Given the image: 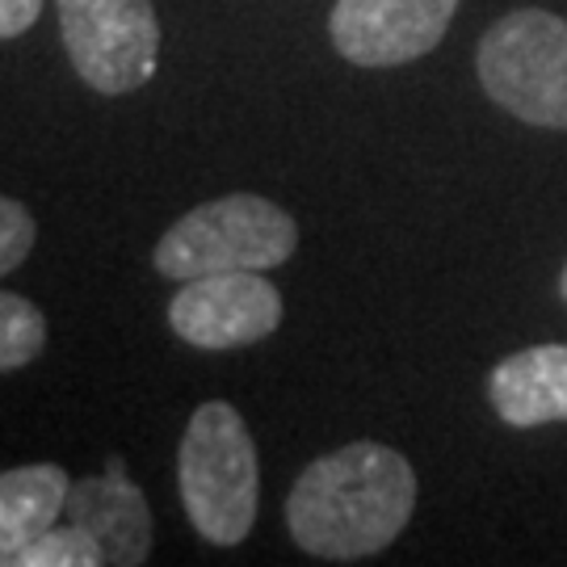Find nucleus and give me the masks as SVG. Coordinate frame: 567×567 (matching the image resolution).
I'll list each match as a JSON object with an SVG mask.
<instances>
[{
    "instance_id": "1",
    "label": "nucleus",
    "mask_w": 567,
    "mask_h": 567,
    "mask_svg": "<svg viewBox=\"0 0 567 567\" xmlns=\"http://www.w3.org/2000/svg\"><path fill=\"white\" fill-rule=\"evenodd\" d=\"M416 508V471L383 442H349L307 466L286 496V526L299 550L328 564H358L404 534Z\"/></svg>"
},
{
    "instance_id": "2",
    "label": "nucleus",
    "mask_w": 567,
    "mask_h": 567,
    "mask_svg": "<svg viewBox=\"0 0 567 567\" xmlns=\"http://www.w3.org/2000/svg\"><path fill=\"white\" fill-rule=\"evenodd\" d=\"M177 487L189 526L210 547H240L257 522L261 463L244 416L224 400L203 404L177 450Z\"/></svg>"
},
{
    "instance_id": "3",
    "label": "nucleus",
    "mask_w": 567,
    "mask_h": 567,
    "mask_svg": "<svg viewBox=\"0 0 567 567\" xmlns=\"http://www.w3.org/2000/svg\"><path fill=\"white\" fill-rule=\"evenodd\" d=\"M299 248V224L261 194H227L194 206L168 227L152 252V265L173 282L240 269H278Z\"/></svg>"
},
{
    "instance_id": "4",
    "label": "nucleus",
    "mask_w": 567,
    "mask_h": 567,
    "mask_svg": "<svg viewBox=\"0 0 567 567\" xmlns=\"http://www.w3.org/2000/svg\"><path fill=\"white\" fill-rule=\"evenodd\" d=\"M475 72L487 97L513 118L567 131V21L559 13H505L480 39Z\"/></svg>"
},
{
    "instance_id": "5",
    "label": "nucleus",
    "mask_w": 567,
    "mask_h": 567,
    "mask_svg": "<svg viewBox=\"0 0 567 567\" xmlns=\"http://www.w3.org/2000/svg\"><path fill=\"white\" fill-rule=\"evenodd\" d=\"M68 60L93 93L122 97L156 76L161 21L152 0H55Z\"/></svg>"
},
{
    "instance_id": "6",
    "label": "nucleus",
    "mask_w": 567,
    "mask_h": 567,
    "mask_svg": "<svg viewBox=\"0 0 567 567\" xmlns=\"http://www.w3.org/2000/svg\"><path fill=\"white\" fill-rule=\"evenodd\" d=\"M286 316L278 286L265 282L257 269L240 274H206L173 295L168 303V328L189 349H248V344L274 337Z\"/></svg>"
},
{
    "instance_id": "7",
    "label": "nucleus",
    "mask_w": 567,
    "mask_h": 567,
    "mask_svg": "<svg viewBox=\"0 0 567 567\" xmlns=\"http://www.w3.org/2000/svg\"><path fill=\"white\" fill-rule=\"evenodd\" d=\"M458 0H337L328 34L358 68H400L446 39Z\"/></svg>"
},
{
    "instance_id": "8",
    "label": "nucleus",
    "mask_w": 567,
    "mask_h": 567,
    "mask_svg": "<svg viewBox=\"0 0 567 567\" xmlns=\"http://www.w3.org/2000/svg\"><path fill=\"white\" fill-rule=\"evenodd\" d=\"M63 522L89 529L105 564L114 567H140L152 550V508L140 487L126 480L122 458H110L105 475L72 480Z\"/></svg>"
},
{
    "instance_id": "9",
    "label": "nucleus",
    "mask_w": 567,
    "mask_h": 567,
    "mask_svg": "<svg viewBox=\"0 0 567 567\" xmlns=\"http://www.w3.org/2000/svg\"><path fill=\"white\" fill-rule=\"evenodd\" d=\"M487 400L513 429L567 421V344H529L487 374Z\"/></svg>"
},
{
    "instance_id": "10",
    "label": "nucleus",
    "mask_w": 567,
    "mask_h": 567,
    "mask_svg": "<svg viewBox=\"0 0 567 567\" xmlns=\"http://www.w3.org/2000/svg\"><path fill=\"white\" fill-rule=\"evenodd\" d=\"M68 487L72 480L60 463L13 466L0 475V567H9V559L42 529L60 526Z\"/></svg>"
},
{
    "instance_id": "11",
    "label": "nucleus",
    "mask_w": 567,
    "mask_h": 567,
    "mask_svg": "<svg viewBox=\"0 0 567 567\" xmlns=\"http://www.w3.org/2000/svg\"><path fill=\"white\" fill-rule=\"evenodd\" d=\"M47 349V316L25 295L0 290V374L21 370Z\"/></svg>"
},
{
    "instance_id": "12",
    "label": "nucleus",
    "mask_w": 567,
    "mask_h": 567,
    "mask_svg": "<svg viewBox=\"0 0 567 567\" xmlns=\"http://www.w3.org/2000/svg\"><path fill=\"white\" fill-rule=\"evenodd\" d=\"M105 555L102 547L93 543V534L72 522H60V526L42 529L34 543L9 559V567H102Z\"/></svg>"
},
{
    "instance_id": "13",
    "label": "nucleus",
    "mask_w": 567,
    "mask_h": 567,
    "mask_svg": "<svg viewBox=\"0 0 567 567\" xmlns=\"http://www.w3.org/2000/svg\"><path fill=\"white\" fill-rule=\"evenodd\" d=\"M34 236H39L34 215H30L21 203H13V198H4V194H0V278H4V274H13V269L30 257Z\"/></svg>"
},
{
    "instance_id": "14",
    "label": "nucleus",
    "mask_w": 567,
    "mask_h": 567,
    "mask_svg": "<svg viewBox=\"0 0 567 567\" xmlns=\"http://www.w3.org/2000/svg\"><path fill=\"white\" fill-rule=\"evenodd\" d=\"M42 13V0H0V39H21Z\"/></svg>"
},
{
    "instance_id": "15",
    "label": "nucleus",
    "mask_w": 567,
    "mask_h": 567,
    "mask_svg": "<svg viewBox=\"0 0 567 567\" xmlns=\"http://www.w3.org/2000/svg\"><path fill=\"white\" fill-rule=\"evenodd\" d=\"M559 295H564V303H567V265H564V278H559Z\"/></svg>"
}]
</instances>
